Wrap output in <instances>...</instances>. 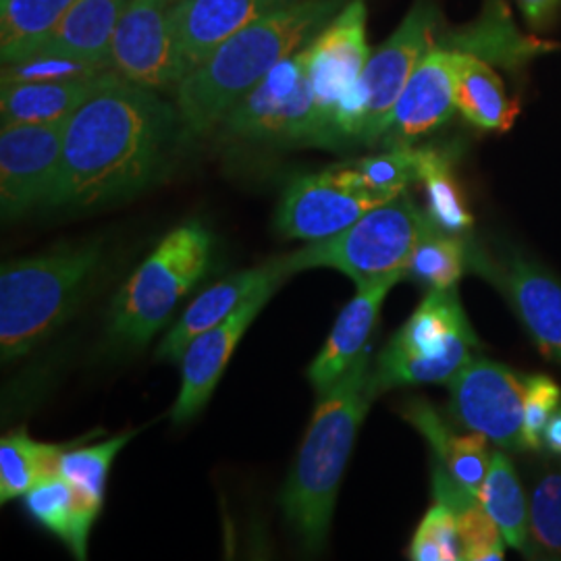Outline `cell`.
Returning <instances> with one entry per match:
<instances>
[{
    "label": "cell",
    "mask_w": 561,
    "mask_h": 561,
    "mask_svg": "<svg viewBox=\"0 0 561 561\" xmlns=\"http://www.w3.org/2000/svg\"><path fill=\"white\" fill-rule=\"evenodd\" d=\"M468 268L495 285L542 356L561 364V280L514 248L468 243Z\"/></svg>",
    "instance_id": "cell-9"
},
{
    "label": "cell",
    "mask_w": 561,
    "mask_h": 561,
    "mask_svg": "<svg viewBox=\"0 0 561 561\" xmlns=\"http://www.w3.org/2000/svg\"><path fill=\"white\" fill-rule=\"evenodd\" d=\"M215 238L198 221L169 231L117 291L108 312V337L140 347L169 322L213 262Z\"/></svg>",
    "instance_id": "cell-5"
},
{
    "label": "cell",
    "mask_w": 561,
    "mask_h": 561,
    "mask_svg": "<svg viewBox=\"0 0 561 561\" xmlns=\"http://www.w3.org/2000/svg\"><path fill=\"white\" fill-rule=\"evenodd\" d=\"M524 382L526 377L510 366L472 356L447 381L451 414L461 426L503 449H526Z\"/></svg>",
    "instance_id": "cell-12"
},
{
    "label": "cell",
    "mask_w": 561,
    "mask_h": 561,
    "mask_svg": "<svg viewBox=\"0 0 561 561\" xmlns=\"http://www.w3.org/2000/svg\"><path fill=\"white\" fill-rule=\"evenodd\" d=\"M178 0H131L111 42V69L150 90L181 81L171 34V9Z\"/></svg>",
    "instance_id": "cell-15"
},
{
    "label": "cell",
    "mask_w": 561,
    "mask_h": 561,
    "mask_svg": "<svg viewBox=\"0 0 561 561\" xmlns=\"http://www.w3.org/2000/svg\"><path fill=\"white\" fill-rule=\"evenodd\" d=\"M280 283L264 285L256 294L238 306L233 314H229L217 327L201 333L192 341L181 356V389L171 419L175 424L194 421L204 405L210 401L222 373L231 360L238 343L256 321L262 308L273 298Z\"/></svg>",
    "instance_id": "cell-16"
},
{
    "label": "cell",
    "mask_w": 561,
    "mask_h": 561,
    "mask_svg": "<svg viewBox=\"0 0 561 561\" xmlns=\"http://www.w3.org/2000/svg\"><path fill=\"white\" fill-rule=\"evenodd\" d=\"M106 73L67 81H2V125L67 121L96 92Z\"/></svg>",
    "instance_id": "cell-23"
},
{
    "label": "cell",
    "mask_w": 561,
    "mask_h": 561,
    "mask_svg": "<svg viewBox=\"0 0 561 561\" xmlns=\"http://www.w3.org/2000/svg\"><path fill=\"white\" fill-rule=\"evenodd\" d=\"M62 445L34 442L25 428L0 442V502L23 497L36 482L57 474Z\"/></svg>",
    "instance_id": "cell-27"
},
{
    "label": "cell",
    "mask_w": 561,
    "mask_h": 561,
    "mask_svg": "<svg viewBox=\"0 0 561 561\" xmlns=\"http://www.w3.org/2000/svg\"><path fill=\"white\" fill-rule=\"evenodd\" d=\"M341 0H294L250 23L175 85L185 136H204L280 60L304 50L340 13Z\"/></svg>",
    "instance_id": "cell-2"
},
{
    "label": "cell",
    "mask_w": 561,
    "mask_h": 561,
    "mask_svg": "<svg viewBox=\"0 0 561 561\" xmlns=\"http://www.w3.org/2000/svg\"><path fill=\"white\" fill-rule=\"evenodd\" d=\"M102 241L4 262L0 273L2 362L27 356L67 321L102 273Z\"/></svg>",
    "instance_id": "cell-4"
},
{
    "label": "cell",
    "mask_w": 561,
    "mask_h": 561,
    "mask_svg": "<svg viewBox=\"0 0 561 561\" xmlns=\"http://www.w3.org/2000/svg\"><path fill=\"white\" fill-rule=\"evenodd\" d=\"M287 271L283 266V259H273L264 262L262 266L241 271L227 279L215 283L210 289L202 291L196 300L192 301L180 321L164 335L157 358L164 362H180L185 347L196 340L201 333L217 327L229 314H233L243 301L252 294H256L264 285L283 283L287 279Z\"/></svg>",
    "instance_id": "cell-20"
},
{
    "label": "cell",
    "mask_w": 561,
    "mask_h": 561,
    "mask_svg": "<svg viewBox=\"0 0 561 561\" xmlns=\"http://www.w3.org/2000/svg\"><path fill=\"white\" fill-rule=\"evenodd\" d=\"M486 514L500 526L503 539L522 553L528 551V503L524 497L518 472L510 458L497 451L489 466L486 479L479 491Z\"/></svg>",
    "instance_id": "cell-26"
},
{
    "label": "cell",
    "mask_w": 561,
    "mask_h": 561,
    "mask_svg": "<svg viewBox=\"0 0 561 561\" xmlns=\"http://www.w3.org/2000/svg\"><path fill=\"white\" fill-rule=\"evenodd\" d=\"M458 50L433 46L405 83L382 140L410 146L451 119L456 106Z\"/></svg>",
    "instance_id": "cell-17"
},
{
    "label": "cell",
    "mask_w": 561,
    "mask_h": 561,
    "mask_svg": "<svg viewBox=\"0 0 561 561\" xmlns=\"http://www.w3.org/2000/svg\"><path fill=\"white\" fill-rule=\"evenodd\" d=\"M408 556L414 561L463 560L458 518L447 505L435 503L426 512L414 539L410 542Z\"/></svg>",
    "instance_id": "cell-34"
},
{
    "label": "cell",
    "mask_w": 561,
    "mask_h": 561,
    "mask_svg": "<svg viewBox=\"0 0 561 561\" xmlns=\"http://www.w3.org/2000/svg\"><path fill=\"white\" fill-rule=\"evenodd\" d=\"M222 123L241 140L333 146L317 113L306 48L275 65Z\"/></svg>",
    "instance_id": "cell-8"
},
{
    "label": "cell",
    "mask_w": 561,
    "mask_h": 561,
    "mask_svg": "<svg viewBox=\"0 0 561 561\" xmlns=\"http://www.w3.org/2000/svg\"><path fill=\"white\" fill-rule=\"evenodd\" d=\"M364 190L396 198L414 181H421V148L391 146V150L347 164Z\"/></svg>",
    "instance_id": "cell-31"
},
{
    "label": "cell",
    "mask_w": 561,
    "mask_h": 561,
    "mask_svg": "<svg viewBox=\"0 0 561 561\" xmlns=\"http://www.w3.org/2000/svg\"><path fill=\"white\" fill-rule=\"evenodd\" d=\"M111 71L106 65L65 57H32L4 65L2 81H67L94 78Z\"/></svg>",
    "instance_id": "cell-37"
},
{
    "label": "cell",
    "mask_w": 561,
    "mask_h": 561,
    "mask_svg": "<svg viewBox=\"0 0 561 561\" xmlns=\"http://www.w3.org/2000/svg\"><path fill=\"white\" fill-rule=\"evenodd\" d=\"M477 343L456 287L428 289L414 314L379 354L368 389L377 400L396 387L447 382L472 358Z\"/></svg>",
    "instance_id": "cell-6"
},
{
    "label": "cell",
    "mask_w": 561,
    "mask_h": 561,
    "mask_svg": "<svg viewBox=\"0 0 561 561\" xmlns=\"http://www.w3.org/2000/svg\"><path fill=\"white\" fill-rule=\"evenodd\" d=\"M67 121L2 125L0 210L4 221H15L34 206L50 202L59 181Z\"/></svg>",
    "instance_id": "cell-14"
},
{
    "label": "cell",
    "mask_w": 561,
    "mask_h": 561,
    "mask_svg": "<svg viewBox=\"0 0 561 561\" xmlns=\"http://www.w3.org/2000/svg\"><path fill=\"white\" fill-rule=\"evenodd\" d=\"M308 78L317 113L331 144L337 146L335 119L360 94V78L370 59L366 42V4L354 0L343 7L321 34L306 46Z\"/></svg>",
    "instance_id": "cell-10"
},
{
    "label": "cell",
    "mask_w": 561,
    "mask_h": 561,
    "mask_svg": "<svg viewBox=\"0 0 561 561\" xmlns=\"http://www.w3.org/2000/svg\"><path fill=\"white\" fill-rule=\"evenodd\" d=\"M428 225V215L422 213L408 192H401L362 215L337 236L312 241L283 256V266L287 275L310 268H335L362 287L393 273H405Z\"/></svg>",
    "instance_id": "cell-7"
},
{
    "label": "cell",
    "mask_w": 561,
    "mask_h": 561,
    "mask_svg": "<svg viewBox=\"0 0 561 561\" xmlns=\"http://www.w3.org/2000/svg\"><path fill=\"white\" fill-rule=\"evenodd\" d=\"M23 505L27 514L48 533L59 537L78 560H85L88 537L102 505L88 500L59 474L36 482L23 495Z\"/></svg>",
    "instance_id": "cell-22"
},
{
    "label": "cell",
    "mask_w": 561,
    "mask_h": 561,
    "mask_svg": "<svg viewBox=\"0 0 561 561\" xmlns=\"http://www.w3.org/2000/svg\"><path fill=\"white\" fill-rule=\"evenodd\" d=\"M181 134L178 106L111 69L67 121L48 204L83 210L140 194L159 180Z\"/></svg>",
    "instance_id": "cell-1"
},
{
    "label": "cell",
    "mask_w": 561,
    "mask_h": 561,
    "mask_svg": "<svg viewBox=\"0 0 561 561\" xmlns=\"http://www.w3.org/2000/svg\"><path fill=\"white\" fill-rule=\"evenodd\" d=\"M460 530L461 553L466 561H502L505 539L500 526L486 514L481 500L468 503L456 512Z\"/></svg>",
    "instance_id": "cell-35"
},
{
    "label": "cell",
    "mask_w": 561,
    "mask_h": 561,
    "mask_svg": "<svg viewBox=\"0 0 561 561\" xmlns=\"http://www.w3.org/2000/svg\"><path fill=\"white\" fill-rule=\"evenodd\" d=\"M516 2L520 4L522 13L535 25H541L549 20L560 4V0H516Z\"/></svg>",
    "instance_id": "cell-38"
},
{
    "label": "cell",
    "mask_w": 561,
    "mask_h": 561,
    "mask_svg": "<svg viewBox=\"0 0 561 561\" xmlns=\"http://www.w3.org/2000/svg\"><path fill=\"white\" fill-rule=\"evenodd\" d=\"M78 0H0L2 62H20L46 41Z\"/></svg>",
    "instance_id": "cell-25"
},
{
    "label": "cell",
    "mask_w": 561,
    "mask_h": 561,
    "mask_svg": "<svg viewBox=\"0 0 561 561\" xmlns=\"http://www.w3.org/2000/svg\"><path fill=\"white\" fill-rule=\"evenodd\" d=\"M542 445H545L549 451L561 456V408H558V412L553 414V419L547 424Z\"/></svg>",
    "instance_id": "cell-39"
},
{
    "label": "cell",
    "mask_w": 561,
    "mask_h": 561,
    "mask_svg": "<svg viewBox=\"0 0 561 561\" xmlns=\"http://www.w3.org/2000/svg\"><path fill=\"white\" fill-rule=\"evenodd\" d=\"M435 9L419 2L377 53L370 55L360 78L364 119L358 141L375 144L385 138L405 83L422 57L435 46Z\"/></svg>",
    "instance_id": "cell-13"
},
{
    "label": "cell",
    "mask_w": 561,
    "mask_h": 561,
    "mask_svg": "<svg viewBox=\"0 0 561 561\" xmlns=\"http://www.w3.org/2000/svg\"><path fill=\"white\" fill-rule=\"evenodd\" d=\"M528 551L561 558V472L537 482L528 507Z\"/></svg>",
    "instance_id": "cell-32"
},
{
    "label": "cell",
    "mask_w": 561,
    "mask_h": 561,
    "mask_svg": "<svg viewBox=\"0 0 561 561\" xmlns=\"http://www.w3.org/2000/svg\"><path fill=\"white\" fill-rule=\"evenodd\" d=\"M129 2L78 0L32 57H65L111 67V42Z\"/></svg>",
    "instance_id": "cell-21"
},
{
    "label": "cell",
    "mask_w": 561,
    "mask_h": 561,
    "mask_svg": "<svg viewBox=\"0 0 561 561\" xmlns=\"http://www.w3.org/2000/svg\"><path fill=\"white\" fill-rule=\"evenodd\" d=\"M468 266V243L435 222L426 227L405 268V275L428 289L456 287Z\"/></svg>",
    "instance_id": "cell-29"
},
{
    "label": "cell",
    "mask_w": 561,
    "mask_h": 561,
    "mask_svg": "<svg viewBox=\"0 0 561 561\" xmlns=\"http://www.w3.org/2000/svg\"><path fill=\"white\" fill-rule=\"evenodd\" d=\"M561 389L547 375H530L524 382V422L522 435L526 449H539L545 439V428L558 412Z\"/></svg>",
    "instance_id": "cell-36"
},
{
    "label": "cell",
    "mask_w": 561,
    "mask_h": 561,
    "mask_svg": "<svg viewBox=\"0 0 561 561\" xmlns=\"http://www.w3.org/2000/svg\"><path fill=\"white\" fill-rule=\"evenodd\" d=\"M382 202L389 198L358 185L350 167H335L291 181L280 196L275 227L287 240H329Z\"/></svg>",
    "instance_id": "cell-11"
},
{
    "label": "cell",
    "mask_w": 561,
    "mask_h": 561,
    "mask_svg": "<svg viewBox=\"0 0 561 561\" xmlns=\"http://www.w3.org/2000/svg\"><path fill=\"white\" fill-rule=\"evenodd\" d=\"M289 2L294 0H178L171 9V34L181 80L222 42Z\"/></svg>",
    "instance_id": "cell-18"
},
{
    "label": "cell",
    "mask_w": 561,
    "mask_h": 561,
    "mask_svg": "<svg viewBox=\"0 0 561 561\" xmlns=\"http://www.w3.org/2000/svg\"><path fill=\"white\" fill-rule=\"evenodd\" d=\"M134 435L136 433H121L117 437L99 445L65 449L57 463V474L71 482L88 500L102 505L111 466Z\"/></svg>",
    "instance_id": "cell-30"
},
{
    "label": "cell",
    "mask_w": 561,
    "mask_h": 561,
    "mask_svg": "<svg viewBox=\"0 0 561 561\" xmlns=\"http://www.w3.org/2000/svg\"><path fill=\"white\" fill-rule=\"evenodd\" d=\"M435 460V466L443 468L461 489L479 497L493 454L489 451V439L470 431V435H449Z\"/></svg>",
    "instance_id": "cell-33"
},
{
    "label": "cell",
    "mask_w": 561,
    "mask_h": 561,
    "mask_svg": "<svg viewBox=\"0 0 561 561\" xmlns=\"http://www.w3.org/2000/svg\"><path fill=\"white\" fill-rule=\"evenodd\" d=\"M421 181L426 190V215L447 233H463L474 225L451 162L442 150L421 148Z\"/></svg>",
    "instance_id": "cell-28"
},
{
    "label": "cell",
    "mask_w": 561,
    "mask_h": 561,
    "mask_svg": "<svg viewBox=\"0 0 561 561\" xmlns=\"http://www.w3.org/2000/svg\"><path fill=\"white\" fill-rule=\"evenodd\" d=\"M370 354L364 350L350 370L322 391L300 451L280 493L287 522L308 551L327 541L341 479L362 422L375 401L370 389Z\"/></svg>",
    "instance_id": "cell-3"
},
{
    "label": "cell",
    "mask_w": 561,
    "mask_h": 561,
    "mask_svg": "<svg viewBox=\"0 0 561 561\" xmlns=\"http://www.w3.org/2000/svg\"><path fill=\"white\" fill-rule=\"evenodd\" d=\"M456 106L463 119L486 131L512 129L520 113L518 102L505 94L502 78L489 60L466 50H458Z\"/></svg>",
    "instance_id": "cell-24"
},
{
    "label": "cell",
    "mask_w": 561,
    "mask_h": 561,
    "mask_svg": "<svg viewBox=\"0 0 561 561\" xmlns=\"http://www.w3.org/2000/svg\"><path fill=\"white\" fill-rule=\"evenodd\" d=\"M405 277V273H393L382 279L358 287V294L343 308L333 324L329 340L324 341L319 356L308 366V381L322 393L350 370L360 358L368 337L379 321L382 301L387 294Z\"/></svg>",
    "instance_id": "cell-19"
}]
</instances>
